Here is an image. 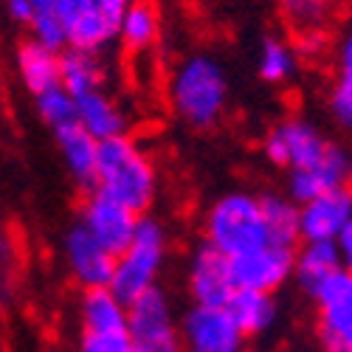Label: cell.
I'll use <instances>...</instances> for the list:
<instances>
[{
  "instance_id": "f1b7e54d",
  "label": "cell",
  "mask_w": 352,
  "mask_h": 352,
  "mask_svg": "<svg viewBox=\"0 0 352 352\" xmlns=\"http://www.w3.org/2000/svg\"><path fill=\"white\" fill-rule=\"evenodd\" d=\"M34 110L40 116V122L51 133H60V130L76 124V102L60 85L51 87V91H45V94H40V96H34Z\"/></svg>"
},
{
  "instance_id": "cb8c5ba5",
  "label": "cell",
  "mask_w": 352,
  "mask_h": 352,
  "mask_svg": "<svg viewBox=\"0 0 352 352\" xmlns=\"http://www.w3.org/2000/svg\"><path fill=\"white\" fill-rule=\"evenodd\" d=\"M262 212L274 245L299 248V203H293L287 195H262Z\"/></svg>"
},
{
  "instance_id": "8992f818",
  "label": "cell",
  "mask_w": 352,
  "mask_h": 352,
  "mask_svg": "<svg viewBox=\"0 0 352 352\" xmlns=\"http://www.w3.org/2000/svg\"><path fill=\"white\" fill-rule=\"evenodd\" d=\"M60 14L65 48L102 54L119 40V23L124 12L107 6L104 0H63Z\"/></svg>"
},
{
  "instance_id": "9a60e30c",
  "label": "cell",
  "mask_w": 352,
  "mask_h": 352,
  "mask_svg": "<svg viewBox=\"0 0 352 352\" xmlns=\"http://www.w3.org/2000/svg\"><path fill=\"white\" fill-rule=\"evenodd\" d=\"M352 217V186L299 203V243H336Z\"/></svg>"
},
{
  "instance_id": "ac0fdd59",
  "label": "cell",
  "mask_w": 352,
  "mask_h": 352,
  "mask_svg": "<svg viewBox=\"0 0 352 352\" xmlns=\"http://www.w3.org/2000/svg\"><path fill=\"white\" fill-rule=\"evenodd\" d=\"M82 336H127V305L116 299L110 287L85 290L79 302Z\"/></svg>"
},
{
  "instance_id": "e0dca14e",
  "label": "cell",
  "mask_w": 352,
  "mask_h": 352,
  "mask_svg": "<svg viewBox=\"0 0 352 352\" xmlns=\"http://www.w3.org/2000/svg\"><path fill=\"white\" fill-rule=\"evenodd\" d=\"M14 71L20 85L25 87V94H32L34 99L60 85V51H54L37 40H25L17 45Z\"/></svg>"
},
{
  "instance_id": "603a6c76",
  "label": "cell",
  "mask_w": 352,
  "mask_h": 352,
  "mask_svg": "<svg viewBox=\"0 0 352 352\" xmlns=\"http://www.w3.org/2000/svg\"><path fill=\"white\" fill-rule=\"evenodd\" d=\"M327 107L336 124L352 133V28L341 37L338 51H336V76L330 85Z\"/></svg>"
},
{
  "instance_id": "52a82bcc",
  "label": "cell",
  "mask_w": 352,
  "mask_h": 352,
  "mask_svg": "<svg viewBox=\"0 0 352 352\" xmlns=\"http://www.w3.org/2000/svg\"><path fill=\"white\" fill-rule=\"evenodd\" d=\"M316 338L324 352H352V274L338 271L310 293Z\"/></svg>"
},
{
  "instance_id": "ffe728a7",
  "label": "cell",
  "mask_w": 352,
  "mask_h": 352,
  "mask_svg": "<svg viewBox=\"0 0 352 352\" xmlns=\"http://www.w3.org/2000/svg\"><path fill=\"white\" fill-rule=\"evenodd\" d=\"M226 310L231 313L234 321H237V327L243 330L245 338H256V336L271 333L279 321V305L274 299V293L234 290V296L228 299Z\"/></svg>"
},
{
  "instance_id": "d6986e66",
  "label": "cell",
  "mask_w": 352,
  "mask_h": 352,
  "mask_svg": "<svg viewBox=\"0 0 352 352\" xmlns=\"http://www.w3.org/2000/svg\"><path fill=\"white\" fill-rule=\"evenodd\" d=\"M54 138H56V150H60V158L65 164V172L71 175V181L82 192H94L99 141L94 135H87L79 124L54 133Z\"/></svg>"
},
{
  "instance_id": "4316f807",
  "label": "cell",
  "mask_w": 352,
  "mask_h": 352,
  "mask_svg": "<svg viewBox=\"0 0 352 352\" xmlns=\"http://www.w3.org/2000/svg\"><path fill=\"white\" fill-rule=\"evenodd\" d=\"M63 0H28V40H37L54 51L65 48V34H63V14H60Z\"/></svg>"
},
{
  "instance_id": "1f68e13d",
  "label": "cell",
  "mask_w": 352,
  "mask_h": 352,
  "mask_svg": "<svg viewBox=\"0 0 352 352\" xmlns=\"http://www.w3.org/2000/svg\"><path fill=\"white\" fill-rule=\"evenodd\" d=\"M6 14L12 23L28 28V17H32V9H28V0H6Z\"/></svg>"
},
{
  "instance_id": "3957f363",
  "label": "cell",
  "mask_w": 352,
  "mask_h": 352,
  "mask_svg": "<svg viewBox=\"0 0 352 352\" xmlns=\"http://www.w3.org/2000/svg\"><path fill=\"white\" fill-rule=\"evenodd\" d=\"M203 243L223 256H240L268 245V226L262 212V195L228 192L217 197L203 217Z\"/></svg>"
},
{
  "instance_id": "d4e9b609",
  "label": "cell",
  "mask_w": 352,
  "mask_h": 352,
  "mask_svg": "<svg viewBox=\"0 0 352 352\" xmlns=\"http://www.w3.org/2000/svg\"><path fill=\"white\" fill-rule=\"evenodd\" d=\"M158 40V14L146 0H133L119 23V43L127 51H146Z\"/></svg>"
},
{
  "instance_id": "d6a6232c",
  "label": "cell",
  "mask_w": 352,
  "mask_h": 352,
  "mask_svg": "<svg viewBox=\"0 0 352 352\" xmlns=\"http://www.w3.org/2000/svg\"><path fill=\"white\" fill-rule=\"evenodd\" d=\"M104 3H107V6H113V9H119V12H124V9L133 3V0H104Z\"/></svg>"
},
{
  "instance_id": "6da1fadb",
  "label": "cell",
  "mask_w": 352,
  "mask_h": 352,
  "mask_svg": "<svg viewBox=\"0 0 352 352\" xmlns=\"http://www.w3.org/2000/svg\"><path fill=\"white\" fill-rule=\"evenodd\" d=\"M94 192L122 203L138 217L153 209L158 195V169L150 153L130 133L99 141Z\"/></svg>"
},
{
  "instance_id": "5bb4252c",
  "label": "cell",
  "mask_w": 352,
  "mask_h": 352,
  "mask_svg": "<svg viewBox=\"0 0 352 352\" xmlns=\"http://www.w3.org/2000/svg\"><path fill=\"white\" fill-rule=\"evenodd\" d=\"M186 290L192 305H206V307H226L234 296V279L228 256L217 254L206 243L197 245L189 256L186 265Z\"/></svg>"
},
{
  "instance_id": "4dcf8cb0",
  "label": "cell",
  "mask_w": 352,
  "mask_h": 352,
  "mask_svg": "<svg viewBox=\"0 0 352 352\" xmlns=\"http://www.w3.org/2000/svg\"><path fill=\"white\" fill-rule=\"evenodd\" d=\"M336 251H338V259H341V268L346 274H352V217H349L346 228L341 231V237L336 240Z\"/></svg>"
},
{
  "instance_id": "f546056e",
  "label": "cell",
  "mask_w": 352,
  "mask_h": 352,
  "mask_svg": "<svg viewBox=\"0 0 352 352\" xmlns=\"http://www.w3.org/2000/svg\"><path fill=\"white\" fill-rule=\"evenodd\" d=\"M79 352H133L127 336H82Z\"/></svg>"
},
{
  "instance_id": "7402d4cb",
  "label": "cell",
  "mask_w": 352,
  "mask_h": 352,
  "mask_svg": "<svg viewBox=\"0 0 352 352\" xmlns=\"http://www.w3.org/2000/svg\"><path fill=\"white\" fill-rule=\"evenodd\" d=\"M104 79L107 71L99 54L74 51V48L60 51V87H65L74 99L104 87Z\"/></svg>"
},
{
  "instance_id": "5b68a950",
  "label": "cell",
  "mask_w": 352,
  "mask_h": 352,
  "mask_svg": "<svg viewBox=\"0 0 352 352\" xmlns=\"http://www.w3.org/2000/svg\"><path fill=\"white\" fill-rule=\"evenodd\" d=\"M127 338L133 352H181L178 313L166 290L153 287L127 305Z\"/></svg>"
},
{
  "instance_id": "2e32d148",
  "label": "cell",
  "mask_w": 352,
  "mask_h": 352,
  "mask_svg": "<svg viewBox=\"0 0 352 352\" xmlns=\"http://www.w3.org/2000/svg\"><path fill=\"white\" fill-rule=\"evenodd\" d=\"M74 102H76V124L87 135H94L96 141L127 135L130 116H127L124 104L116 99L107 87H99V91H91V94H82Z\"/></svg>"
},
{
  "instance_id": "30bf717a",
  "label": "cell",
  "mask_w": 352,
  "mask_h": 352,
  "mask_svg": "<svg viewBox=\"0 0 352 352\" xmlns=\"http://www.w3.org/2000/svg\"><path fill=\"white\" fill-rule=\"evenodd\" d=\"M293 256L296 248L285 245H259L248 254L231 256V279L237 290H256V293H276L279 287L293 279Z\"/></svg>"
},
{
  "instance_id": "83f0119b",
  "label": "cell",
  "mask_w": 352,
  "mask_h": 352,
  "mask_svg": "<svg viewBox=\"0 0 352 352\" xmlns=\"http://www.w3.org/2000/svg\"><path fill=\"white\" fill-rule=\"evenodd\" d=\"M276 6L282 20L290 25V32H296V37L310 32H324L333 12L330 0H276Z\"/></svg>"
},
{
  "instance_id": "ba28073f",
  "label": "cell",
  "mask_w": 352,
  "mask_h": 352,
  "mask_svg": "<svg viewBox=\"0 0 352 352\" xmlns=\"http://www.w3.org/2000/svg\"><path fill=\"white\" fill-rule=\"evenodd\" d=\"M333 141L321 133L313 122L302 119V116H290V119L276 122L265 138H262V153L265 158L287 172H299L316 164L321 155L327 153Z\"/></svg>"
},
{
  "instance_id": "44dd1931",
  "label": "cell",
  "mask_w": 352,
  "mask_h": 352,
  "mask_svg": "<svg viewBox=\"0 0 352 352\" xmlns=\"http://www.w3.org/2000/svg\"><path fill=\"white\" fill-rule=\"evenodd\" d=\"M341 268V259L336 251V243H302L293 256V279L302 290L313 293L330 276H336Z\"/></svg>"
},
{
  "instance_id": "4fadbf2b",
  "label": "cell",
  "mask_w": 352,
  "mask_h": 352,
  "mask_svg": "<svg viewBox=\"0 0 352 352\" xmlns=\"http://www.w3.org/2000/svg\"><path fill=\"white\" fill-rule=\"evenodd\" d=\"M352 186V153L341 144H330L316 164L299 172H287V197L293 203H307L318 195Z\"/></svg>"
},
{
  "instance_id": "484cf974",
  "label": "cell",
  "mask_w": 352,
  "mask_h": 352,
  "mask_svg": "<svg viewBox=\"0 0 352 352\" xmlns=\"http://www.w3.org/2000/svg\"><path fill=\"white\" fill-rule=\"evenodd\" d=\"M299 65V54L290 43L279 40V37H268L259 45V60H256V71L259 79L268 85H285L293 79Z\"/></svg>"
},
{
  "instance_id": "277c9868",
  "label": "cell",
  "mask_w": 352,
  "mask_h": 352,
  "mask_svg": "<svg viewBox=\"0 0 352 352\" xmlns=\"http://www.w3.org/2000/svg\"><path fill=\"white\" fill-rule=\"evenodd\" d=\"M166 256H169V234L164 223L144 214L138 220L130 245L116 256L110 293L124 305H130L133 299L144 296L146 290L158 287Z\"/></svg>"
},
{
  "instance_id": "8fae6325",
  "label": "cell",
  "mask_w": 352,
  "mask_h": 352,
  "mask_svg": "<svg viewBox=\"0 0 352 352\" xmlns=\"http://www.w3.org/2000/svg\"><path fill=\"white\" fill-rule=\"evenodd\" d=\"M138 214H133L130 209H124L122 203H116L99 192H87L82 209H79V226L91 234V237L104 245L113 256H119L138 228Z\"/></svg>"
},
{
  "instance_id": "9c48e42d",
  "label": "cell",
  "mask_w": 352,
  "mask_h": 352,
  "mask_svg": "<svg viewBox=\"0 0 352 352\" xmlns=\"http://www.w3.org/2000/svg\"><path fill=\"white\" fill-rule=\"evenodd\" d=\"M181 352H245V336L226 307L192 305L178 316Z\"/></svg>"
},
{
  "instance_id": "7c38bea8",
  "label": "cell",
  "mask_w": 352,
  "mask_h": 352,
  "mask_svg": "<svg viewBox=\"0 0 352 352\" xmlns=\"http://www.w3.org/2000/svg\"><path fill=\"white\" fill-rule=\"evenodd\" d=\"M63 259H65L68 276H71L82 290H102V287H110L116 256H113L104 245H99L79 223H74V226L65 231Z\"/></svg>"
},
{
  "instance_id": "7a4b0ae2",
  "label": "cell",
  "mask_w": 352,
  "mask_h": 352,
  "mask_svg": "<svg viewBox=\"0 0 352 352\" xmlns=\"http://www.w3.org/2000/svg\"><path fill=\"white\" fill-rule=\"evenodd\" d=\"M169 104L184 124L212 130L228 107V79L223 65L209 54H189L172 71Z\"/></svg>"
},
{
  "instance_id": "836d02e7",
  "label": "cell",
  "mask_w": 352,
  "mask_h": 352,
  "mask_svg": "<svg viewBox=\"0 0 352 352\" xmlns=\"http://www.w3.org/2000/svg\"><path fill=\"white\" fill-rule=\"evenodd\" d=\"M0 116H3V94H0Z\"/></svg>"
}]
</instances>
